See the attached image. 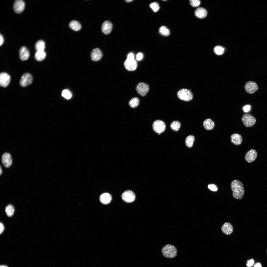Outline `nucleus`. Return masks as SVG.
Listing matches in <instances>:
<instances>
[{"instance_id": "nucleus-25", "label": "nucleus", "mask_w": 267, "mask_h": 267, "mask_svg": "<svg viewBox=\"0 0 267 267\" xmlns=\"http://www.w3.org/2000/svg\"><path fill=\"white\" fill-rule=\"evenodd\" d=\"M35 47L37 51H44L45 47L44 42L42 40H38L35 44Z\"/></svg>"}, {"instance_id": "nucleus-3", "label": "nucleus", "mask_w": 267, "mask_h": 267, "mask_svg": "<svg viewBox=\"0 0 267 267\" xmlns=\"http://www.w3.org/2000/svg\"><path fill=\"white\" fill-rule=\"evenodd\" d=\"M177 95L179 99L186 101H190L193 98V95L191 92L185 89L179 90L177 92Z\"/></svg>"}, {"instance_id": "nucleus-10", "label": "nucleus", "mask_w": 267, "mask_h": 267, "mask_svg": "<svg viewBox=\"0 0 267 267\" xmlns=\"http://www.w3.org/2000/svg\"><path fill=\"white\" fill-rule=\"evenodd\" d=\"M123 200L127 203H130L135 199V196L134 193L130 190H127L124 192L121 195Z\"/></svg>"}, {"instance_id": "nucleus-27", "label": "nucleus", "mask_w": 267, "mask_h": 267, "mask_svg": "<svg viewBox=\"0 0 267 267\" xmlns=\"http://www.w3.org/2000/svg\"><path fill=\"white\" fill-rule=\"evenodd\" d=\"M5 210L7 215L10 217L13 215L14 211V209L13 205L11 204H9L6 207Z\"/></svg>"}, {"instance_id": "nucleus-15", "label": "nucleus", "mask_w": 267, "mask_h": 267, "mask_svg": "<svg viewBox=\"0 0 267 267\" xmlns=\"http://www.w3.org/2000/svg\"><path fill=\"white\" fill-rule=\"evenodd\" d=\"M1 160L3 165L6 168H9L11 165L12 160L10 154L7 153H4L2 156Z\"/></svg>"}, {"instance_id": "nucleus-29", "label": "nucleus", "mask_w": 267, "mask_h": 267, "mask_svg": "<svg viewBox=\"0 0 267 267\" xmlns=\"http://www.w3.org/2000/svg\"><path fill=\"white\" fill-rule=\"evenodd\" d=\"M159 31L160 33L162 35L167 36L170 34V31L169 29L166 26H161L159 28Z\"/></svg>"}, {"instance_id": "nucleus-30", "label": "nucleus", "mask_w": 267, "mask_h": 267, "mask_svg": "<svg viewBox=\"0 0 267 267\" xmlns=\"http://www.w3.org/2000/svg\"><path fill=\"white\" fill-rule=\"evenodd\" d=\"M180 126L181 124L179 122L177 121H173L171 124L170 127L174 131H177L179 129Z\"/></svg>"}, {"instance_id": "nucleus-40", "label": "nucleus", "mask_w": 267, "mask_h": 267, "mask_svg": "<svg viewBox=\"0 0 267 267\" xmlns=\"http://www.w3.org/2000/svg\"><path fill=\"white\" fill-rule=\"evenodd\" d=\"M134 55L133 53H129L127 56V59H134Z\"/></svg>"}, {"instance_id": "nucleus-9", "label": "nucleus", "mask_w": 267, "mask_h": 267, "mask_svg": "<svg viewBox=\"0 0 267 267\" xmlns=\"http://www.w3.org/2000/svg\"><path fill=\"white\" fill-rule=\"evenodd\" d=\"M124 65L125 68L129 71H133L137 68V64L136 61L134 59H127L124 63Z\"/></svg>"}, {"instance_id": "nucleus-42", "label": "nucleus", "mask_w": 267, "mask_h": 267, "mask_svg": "<svg viewBox=\"0 0 267 267\" xmlns=\"http://www.w3.org/2000/svg\"><path fill=\"white\" fill-rule=\"evenodd\" d=\"M254 267H262V266L260 263H258L255 265Z\"/></svg>"}, {"instance_id": "nucleus-37", "label": "nucleus", "mask_w": 267, "mask_h": 267, "mask_svg": "<svg viewBox=\"0 0 267 267\" xmlns=\"http://www.w3.org/2000/svg\"><path fill=\"white\" fill-rule=\"evenodd\" d=\"M143 55L141 53H139L136 55V59L138 61L141 60L143 58Z\"/></svg>"}, {"instance_id": "nucleus-38", "label": "nucleus", "mask_w": 267, "mask_h": 267, "mask_svg": "<svg viewBox=\"0 0 267 267\" xmlns=\"http://www.w3.org/2000/svg\"><path fill=\"white\" fill-rule=\"evenodd\" d=\"M250 109V106L249 105H246L243 108V110L244 112H246L248 111Z\"/></svg>"}, {"instance_id": "nucleus-18", "label": "nucleus", "mask_w": 267, "mask_h": 267, "mask_svg": "<svg viewBox=\"0 0 267 267\" xmlns=\"http://www.w3.org/2000/svg\"><path fill=\"white\" fill-rule=\"evenodd\" d=\"M19 56L20 58L22 61L26 60L29 57V51L25 47L22 46L19 50Z\"/></svg>"}, {"instance_id": "nucleus-14", "label": "nucleus", "mask_w": 267, "mask_h": 267, "mask_svg": "<svg viewBox=\"0 0 267 267\" xmlns=\"http://www.w3.org/2000/svg\"><path fill=\"white\" fill-rule=\"evenodd\" d=\"M103 56L101 51L98 48H94L91 52V60L94 61L100 60Z\"/></svg>"}, {"instance_id": "nucleus-1", "label": "nucleus", "mask_w": 267, "mask_h": 267, "mask_svg": "<svg viewBox=\"0 0 267 267\" xmlns=\"http://www.w3.org/2000/svg\"><path fill=\"white\" fill-rule=\"evenodd\" d=\"M231 187L233 197L236 199H241L245 193V189L242 183L238 180H233L231 182Z\"/></svg>"}, {"instance_id": "nucleus-17", "label": "nucleus", "mask_w": 267, "mask_h": 267, "mask_svg": "<svg viewBox=\"0 0 267 267\" xmlns=\"http://www.w3.org/2000/svg\"><path fill=\"white\" fill-rule=\"evenodd\" d=\"M112 28V23L108 21H106L103 23L101 26V30L105 34L107 35L111 32Z\"/></svg>"}, {"instance_id": "nucleus-26", "label": "nucleus", "mask_w": 267, "mask_h": 267, "mask_svg": "<svg viewBox=\"0 0 267 267\" xmlns=\"http://www.w3.org/2000/svg\"><path fill=\"white\" fill-rule=\"evenodd\" d=\"M194 140L195 137L193 135H190L188 136L185 140V144L186 146L190 148L192 147Z\"/></svg>"}, {"instance_id": "nucleus-39", "label": "nucleus", "mask_w": 267, "mask_h": 267, "mask_svg": "<svg viewBox=\"0 0 267 267\" xmlns=\"http://www.w3.org/2000/svg\"><path fill=\"white\" fill-rule=\"evenodd\" d=\"M0 233L1 234L3 232L4 229V227L3 224L0 222Z\"/></svg>"}, {"instance_id": "nucleus-28", "label": "nucleus", "mask_w": 267, "mask_h": 267, "mask_svg": "<svg viewBox=\"0 0 267 267\" xmlns=\"http://www.w3.org/2000/svg\"><path fill=\"white\" fill-rule=\"evenodd\" d=\"M139 103V99L137 97H134L132 99L129 101V104L132 108H134L137 107Z\"/></svg>"}, {"instance_id": "nucleus-11", "label": "nucleus", "mask_w": 267, "mask_h": 267, "mask_svg": "<svg viewBox=\"0 0 267 267\" xmlns=\"http://www.w3.org/2000/svg\"><path fill=\"white\" fill-rule=\"evenodd\" d=\"M25 7V2L22 0H15L13 5L14 11L16 13L18 14L22 12L24 9Z\"/></svg>"}, {"instance_id": "nucleus-32", "label": "nucleus", "mask_w": 267, "mask_h": 267, "mask_svg": "<svg viewBox=\"0 0 267 267\" xmlns=\"http://www.w3.org/2000/svg\"><path fill=\"white\" fill-rule=\"evenodd\" d=\"M150 6L155 12L158 11L159 9V6L158 4L156 2L151 3L150 5Z\"/></svg>"}, {"instance_id": "nucleus-20", "label": "nucleus", "mask_w": 267, "mask_h": 267, "mask_svg": "<svg viewBox=\"0 0 267 267\" xmlns=\"http://www.w3.org/2000/svg\"><path fill=\"white\" fill-rule=\"evenodd\" d=\"M194 14L197 17L202 19L207 16V12L206 10L203 8L200 7L197 8L195 11Z\"/></svg>"}, {"instance_id": "nucleus-8", "label": "nucleus", "mask_w": 267, "mask_h": 267, "mask_svg": "<svg viewBox=\"0 0 267 267\" xmlns=\"http://www.w3.org/2000/svg\"><path fill=\"white\" fill-rule=\"evenodd\" d=\"M245 88L247 93L252 94L257 91L259 87L257 84L253 81H248L246 83L245 85Z\"/></svg>"}, {"instance_id": "nucleus-31", "label": "nucleus", "mask_w": 267, "mask_h": 267, "mask_svg": "<svg viewBox=\"0 0 267 267\" xmlns=\"http://www.w3.org/2000/svg\"><path fill=\"white\" fill-rule=\"evenodd\" d=\"M214 51L216 55H221L224 52V48L220 46L217 45L214 47Z\"/></svg>"}, {"instance_id": "nucleus-46", "label": "nucleus", "mask_w": 267, "mask_h": 267, "mask_svg": "<svg viewBox=\"0 0 267 267\" xmlns=\"http://www.w3.org/2000/svg\"></svg>"}, {"instance_id": "nucleus-23", "label": "nucleus", "mask_w": 267, "mask_h": 267, "mask_svg": "<svg viewBox=\"0 0 267 267\" xmlns=\"http://www.w3.org/2000/svg\"><path fill=\"white\" fill-rule=\"evenodd\" d=\"M69 26L71 29L76 31L80 30L82 27L80 23L75 20H73L71 21L69 23Z\"/></svg>"}, {"instance_id": "nucleus-5", "label": "nucleus", "mask_w": 267, "mask_h": 267, "mask_svg": "<svg viewBox=\"0 0 267 267\" xmlns=\"http://www.w3.org/2000/svg\"><path fill=\"white\" fill-rule=\"evenodd\" d=\"M154 131L156 133L161 134L166 129V125L164 122L160 120L155 121L152 125Z\"/></svg>"}, {"instance_id": "nucleus-43", "label": "nucleus", "mask_w": 267, "mask_h": 267, "mask_svg": "<svg viewBox=\"0 0 267 267\" xmlns=\"http://www.w3.org/2000/svg\"><path fill=\"white\" fill-rule=\"evenodd\" d=\"M2 173V168H1V166H0V175H1V174Z\"/></svg>"}, {"instance_id": "nucleus-6", "label": "nucleus", "mask_w": 267, "mask_h": 267, "mask_svg": "<svg viewBox=\"0 0 267 267\" xmlns=\"http://www.w3.org/2000/svg\"><path fill=\"white\" fill-rule=\"evenodd\" d=\"M33 80L32 75L29 73H26L23 74L21 77L20 84L21 86L25 87L31 84Z\"/></svg>"}, {"instance_id": "nucleus-4", "label": "nucleus", "mask_w": 267, "mask_h": 267, "mask_svg": "<svg viewBox=\"0 0 267 267\" xmlns=\"http://www.w3.org/2000/svg\"><path fill=\"white\" fill-rule=\"evenodd\" d=\"M242 120L244 125L246 127H249L254 125L256 122V119L253 115L246 114L242 117Z\"/></svg>"}, {"instance_id": "nucleus-19", "label": "nucleus", "mask_w": 267, "mask_h": 267, "mask_svg": "<svg viewBox=\"0 0 267 267\" xmlns=\"http://www.w3.org/2000/svg\"><path fill=\"white\" fill-rule=\"evenodd\" d=\"M231 141L233 144L237 145H240L243 141L242 138L240 134L235 133L232 134L230 137Z\"/></svg>"}, {"instance_id": "nucleus-33", "label": "nucleus", "mask_w": 267, "mask_h": 267, "mask_svg": "<svg viewBox=\"0 0 267 267\" xmlns=\"http://www.w3.org/2000/svg\"><path fill=\"white\" fill-rule=\"evenodd\" d=\"M62 95L67 99H70L72 96L71 92L67 89L63 90L62 92Z\"/></svg>"}, {"instance_id": "nucleus-34", "label": "nucleus", "mask_w": 267, "mask_h": 267, "mask_svg": "<svg viewBox=\"0 0 267 267\" xmlns=\"http://www.w3.org/2000/svg\"><path fill=\"white\" fill-rule=\"evenodd\" d=\"M191 5L193 7H197L199 6L200 3L199 0H190Z\"/></svg>"}, {"instance_id": "nucleus-36", "label": "nucleus", "mask_w": 267, "mask_h": 267, "mask_svg": "<svg viewBox=\"0 0 267 267\" xmlns=\"http://www.w3.org/2000/svg\"><path fill=\"white\" fill-rule=\"evenodd\" d=\"M254 263V261L253 259L248 260L247 261L246 265L248 267H250L253 265Z\"/></svg>"}, {"instance_id": "nucleus-12", "label": "nucleus", "mask_w": 267, "mask_h": 267, "mask_svg": "<svg viewBox=\"0 0 267 267\" xmlns=\"http://www.w3.org/2000/svg\"><path fill=\"white\" fill-rule=\"evenodd\" d=\"M257 156V153L254 149H251L248 151L245 156V159L247 162L250 163L254 161Z\"/></svg>"}, {"instance_id": "nucleus-13", "label": "nucleus", "mask_w": 267, "mask_h": 267, "mask_svg": "<svg viewBox=\"0 0 267 267\" xmlns=\"http://www.w3.org/2000/svg\"><path fill=\"white\" fill-rule=\"evenodd\" d=\"M10 77L7 73L2 72L0 74V85L3 87H6L9 84L10 81Z\"/></svg>"}, {"instance_id": "nucleus-7", "label": "nucleus", "mask_w": 267, "mask_h": 267, "mask_svg": "<svg viewBox=\"0 0 267 267\" xmlns=\"http://www.w3.org/2000/svg\"><path fill=\"white\" fill-rule=\"evenodd\" d=\"M149 89V86L143 82L139 83L136 87V89L138 93L143 96L146 95L148 92Z\"/></svg>"}, {"instance_id": "nucleus-41", "label": "nucleus", "mask_w": 267, "mask_h": 267, "mask_svg": "<svg viewBox=\"0 0 267 267\" xmlns=\"http://www.w3.org/2000/svg\"><path fill=\"white\" fill-rule=\"evenodd\" d=\"M0 45L1 46L4 42V40L3 36L1 34L0 35Z\"/></svg>"}, {"instance_id": "nucleus-21", "label": "nucleus", "mask_w": 267, "mask_h": 267, "mask_svg": "<svg viewBox=\"0 0 267 267\" xmlns=\"http://www.w3.org/2000/svg\"><path fill=\"white\" fill-rule=\"evenodd\" d=\"M111 195L108 193H104L102 194L99 198L101 202L105 204H109L111 202Z\"/></svg>"}, {"instance_id": "nucleus-45", "label": "nucleus", "mask_w": 267, "mask_h": 267, "mask_svg": "<svg viewBox=\"0 0 267 267\" xmlns=\"http://www.w3.org/2000/svg\"><path fill=\"white\" fill-rule=\"evenodd\" d=\"M0 267H8L7 266L4 265H1L0 266Z\"/></svg>"}, {"instance_id": "nucleus-2", "label": "nucleus", "mask_w": 267, "mask_h": 267, "mask_svg": "<svg viewBox=\"0 0 267 267\" xmlns=\"http://www.w3.org/2000/svg\"><path fill=\"white\" fill-rule=\"evenodd\" d=\"M161 252L163 255L165 257L168 258H172L176 256L177 250L174 246L170 244H167L162 247Z\"/></svg>"}, {"instance_id": "nucleus-22", "label": "nucleus", "mask_w": 267, "mask_h": 267, "mask_svg": "<svg viewBox=\"0 0 267 267\" xmlns=\"http://www.w3.org/2000/svg\"><path fill=\"white\" fill-rule=\"evenodd\" d=\"M203 126L205 129L210 130L214 128L215 124L214 122L211 119L208 118L205 120L203 121Z\"/></svg>"}, {"instance_id": "nucleus-16", "label": "nucleus", "mask_w": 267, "mask_h": 267, "mask_svg": "<svg viewBox=\"0 0 267 267\" xmlns=\"http://www.w3.org/2000/svg\"><path fill=\"white\" fill-rule=\"evenodd\" d=\"M221 229L223 234L227 235L231 234L233 231V226L230 223L227 222H225L222 225Z\"/></svg>"}, {"instance_id": "nucleus-24", "label": "nucleus", "mask_w": 267, "mask_h": 267, "mask_svg": "<svg viewBox=\"0 0 267 267\" xmlns=\"http://www.w3.org/2000/svg\"><path fill=\"white\" fill-rule=\"evenodd\" d=\"M46 56V53L44 51H37L35 53L34 57L37 61H41L43 60Z\"/></svg>"}, {"instance_id": "nucleus-44", "label": "nucleus", "mask_w": 267, "mask_h": 267, "mask_svg": "<svg viewBox=\"0 0 267 267\" xmlns=\"http://www.w3.org/2000/svg\"><path fill=\"white\" fill-rule=\"evenodd\" d=\"M125 1L127 2H130L133 1V0H125Z\"/></svg>"}, {"instance_id": "nucleus-35", "label": "nucleus", "mask_w": 267, "mask_h": 267, "mask_svg": "<svg viewBox=\"0 0 267 267\" xmlns=\"http://www.w3.org/2000/svg\"><path fill=\"white\" fill-rule=\"evenodd\" d=\"M208 187L209 189L213 191H217L218 190L217 186L214 184H209L208 186Z\"/></svg>"}]
</instances>
